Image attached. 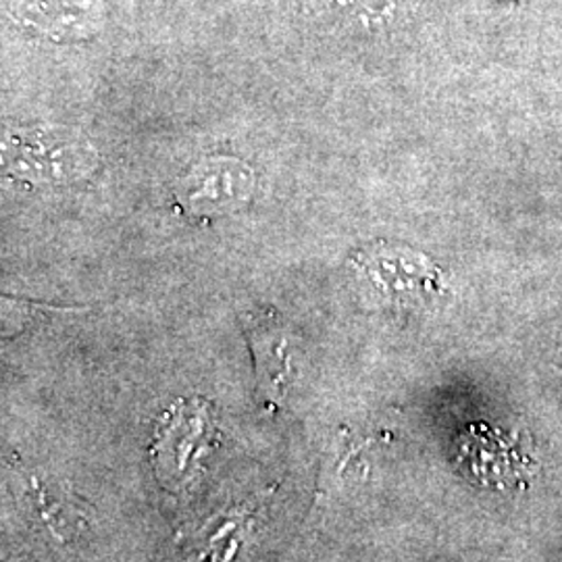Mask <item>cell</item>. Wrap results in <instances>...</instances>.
Wrapping results in <instances>:
<instances>
[{
	"label": "cell",
	"mask_w": 562,
	"mask_h": 562,
	"mask_svg": "<svg viewBox=\"0 0 562 562\" xmlns=\"http://www.w3.org/2000/svg\"><path fill=\"white\" fill-rule=\"evenodd\" d=\"M459 462L473 482L498 490L525 485L536 467L519 436L487 425H471L462 434Z\"/></svg>",
	"instance_id": "cell-1"
},
{
	"label": "cell",
	"mask_w": 562,
	"mask_h": 562,
	"mask_svg": "<svg viewBox=\"0 0 562 562\" xmlns=\"http://www.w3.org/2000/svg\"><path fill=\"white\" fill-rule=\"evenodd\" d=\"M248 338L257 355V371L262 387H271L278 392L288 373L280 331L276 327H267V323L257 322L248 325Z\"/></svg>",
	"instance_id": "cell-2"
}]
</instances>
